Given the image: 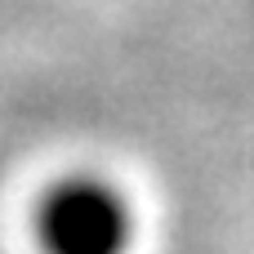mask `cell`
Returning <instances> with one entry per match:
<instances>
[{"label":"cell","mask_w":254,"mask_h":254,"mask_svg":"<svg viewBox=\"0 0 254 254\" xmlns=\"http://www.w3.org/2000/svg\"><path fill=\"white\" fill-rule=\"evenodd\" d=\"M31 228L40 254H129L134 205L103 174H67L40 192Z\"/></svg>","instance_id":"6da1fadb"}]
</instances>
